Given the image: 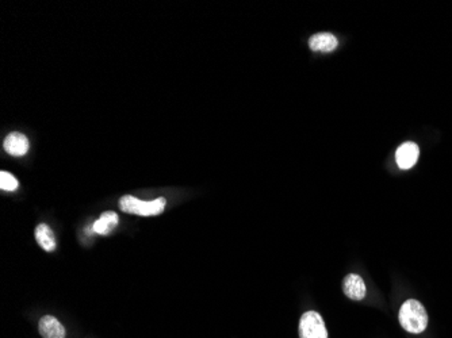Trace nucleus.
<instances>
[{
  "label": "nucleus",
  "mask_w": 452,
  "mask_h": 338,
  "mask_svg": "<svg viewBox=\"0 0 452 338\" xmlns=\"http://www.w3.org/2000/svg\"><path fill=\"white\" fill-rule=\"evenodd\" d=\"M398 318L401 326L413 335L423 333L428 326V314L424 306L416 299H409L402 304Z\"/></svg>",
  "instance_id": "nucleus-1"
},
{
  "label": "nucleus",
  "mask_w": 452,
  "mask_h": 338,
  "mask_svg": "<svg viewBox=\"0 0 452 338\" xmlns=\"http://www.w3.org/2000/svg\"><path fill=\"white\" fill-rule=\"evenodd\" d=\"M165 204H167V200L164 198L145 202V200L137 199L132 195H125L119 200V207L123 213L135 214L139 217L158 216L164 211Z\"/></svg>",
  "instance_id": "nucleus-2"
},
{
  "label": "nucleus",
  "mask_w": 452,
  "mask_h": 338,
  "mask_svg": "<svg viewBox=\"0 0 452 338\" xmlns=\"http://www.w3.org/2000/svg\"><path fill=\"white\" fill-rule=\"evenodd\" d=\"M299 337L328 338V332L322 317L315 311L305 313L299 321Z\"/></svg>",
  "instance_id": "nucleus-3"
},
{
  "label": "nucleus",
  "mask_w": 452,
  "mask_h": 338,
  "mask_svg": "<svg viewBox=\"0 0 452 338\" xmlns=\"http://www.w3.org/2000/svg\"><path fill=\"white\" fill-rule=\"evenodd\" d=\"M420 156V149L414 142L402 143L395 152V161L401 169H411Z\"/></svg>",
  "instance_id": "nucleus-4"
},
{
  "label": "nucleus",
  "mask_w": 452,
  "mask_h": 338,
  "mask_svg": "<svg viewBox=\"0 0 452 338\" xmlns=\"http://www.w3.org/2000/svg\"><path fill=\"white\" fill-rule=\"evenodd\" d=\"M3 146H4V150L11 156H25L29 152L30 142L25 134L14 132L4 139Z\"/></svg>",
  "instance_id": "nucleus-5"
},
{
  "label": "nucleus",
  "mask_w": 452,
  "mask_h": 338,
  "mask_svg": "<svg viewBox=\"0 0 452 338\" xmlns=\"http://www.w3.org/2000/svg\"><path fill=\"white\" fill-rule=\"evenodd\" d=\"M343 291L352 300H362L367 294V287L364 284V280L359 275L351 274L343 281Z\"/></svg>",
  "instance_id": "nucleus-6"
},
{
  "label": "nucleus",
  "mask_w": 452,
  "mask_h": 338,
  "mask_svg": "<svg viewBox=\"0 0 452 338\" xmlns=\"http://www.w3.org/2000/svg\"><path fill=\"white\" fill-rule=\"evenodd\" d=\"M39 330L43 338H65L64 326L52 316H45L40 319Z\"/></svg>",
  "instance_id": "nucleus-7"
},
{
  "label": "nucleus",
  "mask_w": 452,
  "mask_h": 338,
  "mask_svg": "<svg viewBox=\"0 0 452 338\" xmlns=\"http://www.w3.org/2000/svg\"><path fill=\"white\" fill-rule=\"evenodd\" d=\"M338 42L334 34L331 33H318L310 37L309 46L315 52H322V53H331L337 48Z\"/></svg>",
  "instance_id": "nucleus-8"
},
{
  "label": "nucleus",
  "mask_w": 452,
  "mask_h": 338,
  "mask_svg": "<svg viewBox=\"0 0 452 338\" xmlns=\"http://www.w3.org/2000/svg\"><path fill=\"white\" fill-rule=\"evenodd\" d=\"M36 239L41 248L46 252H53L56 249V239L52 229L46 223H40L36 227Z\"/></svg>",
  "instance_id": "nucleus-9"
},
{
  "label": "nucleus",
  "mask_w": 452,
  "mask_h": 338,
  "mask_svg": "<svg viewBox=\"0 0 452 338\" xmlns=\"http://www.w3.org/2000/svg\"><path fill=\"white\" fill-rule=\"evenodd\" d=\"M118 225V216L114 211H106L100 216V218L94 223L93 229L100 236L109 234Z\"/></svg>",
  "instance_id": "nucleus-10"
},
{
  "label": "nucleus",
  "mask_w": 452,
  "mask_h": 338,
  "mask_svg": "<svg viewBox=\"0 0 452 338\" xmlns=\"http://www.w3.org/2000/svg\"><path fill=\"white\" fill-rule=\"evenodd\" d=\"M20 183L11 174L1 171L0 172V188L3 191H15L18 188Z\"/></svg>",
  "instance_id": "nucleus-11"
}]
</instances>
